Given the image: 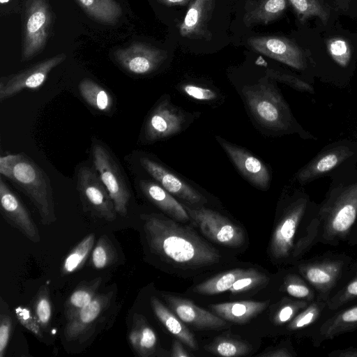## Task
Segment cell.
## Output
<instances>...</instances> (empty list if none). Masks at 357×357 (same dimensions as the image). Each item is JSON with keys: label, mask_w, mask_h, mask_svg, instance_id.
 Wrapping results in <instances>:
<instances>
[{"label": "cell", "mask_w": 357, "mask_h": 357, "mask_svg": "<svg viewBox=\"0 0 357 357\" xmlns=\"http://www.w3.org/2000/svg\"><path fill=\"white\" fill-rule=\"evenodd\" d=\"M150 251L161 261L183 271H196L218 264V250L188 226L161 214H142Z\"/></svg>", "instance_id": "obj_1"}, {"label": "cell", "mask_w": 357, "mask_h": 357, "mask_svg": "<svg viewBox=\"0 0 357 357\" xmlns=\"http://www.w3.org/2000/svg\"><path fill=\"white\" fill-rule=\"evenodd\" d=\"M319 225L318 206L305 194L293 197L275 219L270 257L277 263L295 264L319 243Z\"/></svg>", "instance_id": "obj_2"}, {"label": "cell", "mask_w": 357, "mask_h": 357, "mask_svg": "<svg viewBox=\"0 0 357 357\" xmlns=\"http://www.w3.org/2000/svg\"><path fill=\"white\" fill-rule=\"evenodd\" d=\"M0 174L29 198L43 225H50L56 220L50 180L31 158L24 153L1 156Z\"/></svg>", "instance_id": "obj_3"}, {"label": "cell", "mask_w": 357, "mask_h": 357, "mask_svg": "<svg viewBox=\"0 0 357 357\" xmlns=\"http://www.w3.org/2000/svg\"><path fill=\"white\" fill-rule=\"evenodd\" d=\"M319 243L337 246L347 242L357 221V180L331 188L318 205Z\"/></svg>", "instance_id": "obj_4"}, {"label": "cell", "mask_w": 357, "mask_h": 357, "mask_svg": "<svg viewBox=\"0 0 357 357\" xmlns=\"http://www.w3.org/2000/svg\"><path fill=\"white\" fill-rule=\"evenodd\" d=\"M354 259L345 253L327 252L301 259L294 269L314 289L317 297L326 301L342 284Z\"/></svg>", "instance_id": "obj_5"}, {"label": "cell", "mask_w": 357, "mask_h": 357, "mask_svg": "<svg viewBox=\"0 0 357 357\" xmlns=\"http://www.w3.org/2000/svg\"><path fill=\"white\" fill-rule=\"evenodd\" d=\"M243 94L250 112L261 125L275 131L289 128L291 122L289 109L273 84L261 80L244 87Z\"/></svg>", "instance_id": "obj_6"}, {"label": "cell", "mask_w": 357, "mask_h": 357, "mask_svg": "<svg viewBox=\"0 0 357 357\" xmlns=\"http://www.w3.org/2000/svg\"><path fill=\"white\" fill-rule=\"evenodd\" d=\"M22 17L21 61H26L45 48L54 16L47 0H26Z\"/></svg>", "instance_id": "obj_7"}, {"label": "cell", "mask_w": 357, "mask_h": 357, "mask_svg": "<svg viewBox=\"0 0 357 357\" xmlns=\"http://www.w3.org/2000/svg\"><path fill=\"white\" fill-rule=\"evenodd\" d=\"M183 206L192 222L209 240L232 248H239L244 243L243 229L225 216L203 206Z\"/></svg>", "instance_id": "obj_8"}, {"label": "cell", "mask_w": 357, "mask_h": 357, "mask_svg": "<svg viewBox=\"0 0 357 357\" xmlns=\"http://www.w3.org/2000/svg\"><path fill=\"white\" fill-rule=\"evenodd\" d=\"M114 296L113 291L97 294L74 317L67 321L63 331L66 341L84 342L90 338L109 317Z\"/></svg>", "instance_id": "obj_9"}, {"label": "cell", "mask_w": 357, "mask_h": 357, "mask_svg": "<svg viewBox=\"0 0 357 357\" xmlns=\"http://www.w3.org/2000/svg\"><path fill=\"white\" fill-rule=\"evenodd\" d=\"M94 167L114 204L116 213L125 217L130 192L116 161L102 144H96L92 149Z\"/></svg>", "instance_id": "obj_10"}, {"label": "cell", "mask_w": 357, "mask_h": 357, "mask_svg": "<svg viewBox=\"0 0 357 357\" xmlns=\"http://www.w3.org/2000/svg\"><path fill=\"white\" fill-rule=\"evenodd\" d=\"M77 183L83 204L95 215L109 222L116 219L114 204L97 172L87 167H81Z\"/></svg>", "instance_id": "obj_11"}, {"label": "cell", "mask_w": 357, "mask_h": 357, "mask_svg": "<svg viewBox=\"0 0 357 357\" xmlns=\"http://www.w3.org/2000/svg\"><path fill=\"white\" fill-rule=\"evenodd\" d=\"M66 59L64 53L58 54L37 62L0 81V101L12 98L24 89L40 88L45 82L49 73Z\"/></svg>", "instance_id": "obj_12"}, {"label": "cell", "mask_w": 357, "mask_h": 357, "mask_svg": "<svg viewBox=\"0 0 357 357\" xmlns=\"http://www.w3.org/2000/svg\"><path fill=\"white\" fill-rule=\"evenodd\" d=\"M114 56L118 64L134 75H146L156 70L167 59V52L141 42L117 49Z\"/></svg>", "instance_id": "obj_13"}, {"label": "cell", "mask_w": 357, "mask_h": 357, "mask_svg": "<svg viewBox=\"0 0 357 357\" xmlns=\"http://www.w3.org/2000/svg\"><path fill=\"white\" fill-rule=\"evenodd\" d=\"M253 50L297 70L307 66L303 50L291 40L275 36H253L248 39Z\"/></svg>", "instance_id": "obj_14"}, {"label": "cell", "mask_w": 357, "mask_h": 357, "mask_svg": "<svg viewBox=\"0 0 357 357\" xmlns=\"http://www.w3.org/2000/svg\"><path fill=\"white\" fill-rule=\"evenodd\" d=\"M0 205L1 215L10 225L31 241H40L38 227L28 210L2 178H0Z\"/></svg>", "instance_id": "obj_15"}, {"label": "cell", "mask_w": 357, "mask_h": 357, "mask_svg": "<svg viewBox=\"0 0 357 357\" xmlns=\"http://www.w3.org/2000/svg\"><path fill=\"white\" fill-rule=\"evenodd\" d=\"M161 295L175 314L197 330H221L229 327L226 320L188 299L164 292Z\"/></svg>", "instance_id": "obj_16"}, {"label": "cell", "mask_w": 357, "mask_h": 357, "mask_svg": "<svg viewBox=\"0 0 357 357\" xmlns=\"http://www.w3.org/2000/svg\"><path fill=\"white\" fill-rule=\"evenodd\" d=\"M185 119L168 100H162L149 115L144 128L146 140L154 142L178 133Z\"/></svg>", "instance_id": "obj_17"}, {"label": "cell", "mask_w": 357, "mask_h": 357, "mask_svg": "<svg viewBox=\"0 0 357 357\" xmlns=\"http://www.w3.org/2000/svg\"><path fill=\"white\" fill-rule=\"evenodd\" d=\"M142 167L167 191L181 199L188 205L202 206L206 199L195 189L187 184L160 164L148 158L139 160Z\"/></svg>", "instance_id": "obj_18"}, {"label": "cell", "mask_w": 357, "mask_h": 357, "mask_svg": "<svg viewBox=\"0 0 357 357\" xmlns=\"http://www.w3.org/2000/svg\"><path fill=\"white\" fill-rule=\"evenodd\" d=\"M218 141L241 173L257 188L267 190L271 174L264 163L247 150L220 137Z\"/></svg>", "instance_id": "obj_19"}, {"label": "cell", "mask_w": 357, "mask_h": 357, "mask_svg": "<svg viewBox=\"0 0 357 357\" xmlns=\"http://www.w3.org/2000/svg\"><path fill=\"white\" fill-rule=\"evenodd\" d=\"M354 153L351 147L346 144L327 148L298 172L297 180L301 184L310 182L344 163Z\"/></svg>", "instance_id": "obj_20"}, {"label": "cell", "mask_w": 357, "mask_h": 357, "mask_svg": "<svg viewBox=\"0 0 357 357\" xmlns=\"http://www.w3.org/2000/svg\"><path fill=\"white\" fill-rule=\"evenodd\" d=\"M334 312L323 319L310 333L314 347H319L326 340L357 330V303Z\"/></svg>", "instance_id": "obj_21"}, {"label": "cell", "mask_w": 357, "mask_h": 357, "mask_svg": "<svg viewBox=\"0 0 357 357\" xmlns=\"http://www.w3.org/2000/svg\"><path fill=\"white\" fill-rule=\"evenodd\" d=\"M215 6V0H190L183 20L179 25L183 37L210 40L212 33L209 22Z\"/></svg>", "instance_id": "obj_22"}, {"label": "cell", "mask_w": 357, "mask_h": 357, "mask_svg": "<svg viewBox=\"0 0 357 357\" xmlns=\"http://www.w3.org/2000/svg\"><path fill=\"white\" fill-rule=\"evenodd\" d=\"M128 340L137 356L150 357L158 355L159 346L157 335L146 317L141 314H133Z\"/></svg>", "instance_id": "obj_23"}, {"label": "cell", "mask_w": 357, "mask_h": 357, "mask_svg": "<svg viewBox=\"0 0 357 357\" xmlns=\"http://www.w3.org/2000/svg\"><path fill=\"white\" fill-rule=\"evenodd\" d=\"M140 188L150 202L173 220L182 222L190 220V218L183 204L158 183L142 180Z\"/></svg>", "instance_id": "obj_24"}, {"label": "cell", "mask_w": 357, "mask_h": 357, "mask_svg": "<svg viewBox=\"0 0 357 357\" xmlns=\"http://www.w3.org/2000/svg\"><path fill=\"white\" fill-rule=\"evenodd\" d=\"M269 301H239L210 305L215 314L223 319L237 324H244L262 312Z\"/></svg>", "instance_id": "obj_25"}, {"label": "cell", "mask_w": 357, "mask_h": 357, "mask_svg": "<svg viewBox=\"0 0 357 357\" xmlns=\"http://www.w3.org/2000/svg\"><path fill=\"white\" fill-rule=\"evenodd\" d=\"M288 0H248L243 22L245 26L268 24L278 19L286 10Z\"/></svg>", "instance_id": "obj_26"}, {"label": "cell", "mask_w": 357, "mask_h": 357, "mask_svg": "<svg viewBox=\"0 0 357 357\" xmlns=\"http://www.w3.org/2000/svg\"><path fill=\"white\" fill-rule=\"evenodd\" d=\"M151 305L158 319L170 333L191 349L195 351L198 349L197 342L193 333L176 314L166 307L155 296L151 298Z\"/></svg>", "instance_id": "obj_27"}, {"label": "cell", "mask_w": 357, "mask_h": 357, "mask_svg": "<svg viewBox=\"0 0 357 357\" xmlns=\"http://www.w3.org/2000/svg\"><path fill=\"white\" fill-rule=\"evenodd\" d=\"M327 301L317 298L301 310L294 318L284 327L287 333H296L315 327L321 322L326 310Z\"/></svg>", "instance_id": "obj_28"}, {"label": "cell", "mask_w": 357, "mask_h": 357, "mask_svg": "<svg viewBox=\"0 0 357 357\" xmlns=\"http://www.w3.org/2000/svg\"><path fill=\"white\" fill-rule=\"evenodd\" d=\"M86 15L106 25H114L122 15V8L115 0H75Z\"/></svg>", "instance_id": "obj_29"}, {"label": "cell", "mask_w": 357, "mask_h": 357, "mask_svg": "<svg viewBox=\"0 0 357 357\" xmlns=\"http://www.w3.org/2000/svg\"><path fill=\"white\" fill-rule=\"evenodd\" d=\"M101 282L102 278L98 277L90 281H82L79 284L64 305V316L67 321L74 317L96 296Z\"/></svg>", "instance_id": "obj_30"}, {"label": "cell", "mask_w": 357, "mask_h": 357, "mask_svg": "<svg viewBox=\"0 0 357 357\" xmlns=\"http://www.w3.org/2000/svg\"><path fill=\"white\" fill-rule=\"evenodd\" d=\"M78 86L80 95L91 107L105 113L112 110L114 99L105 88L89 78L82 79Z\"/></svg>", "instance_id": "obj_31"}, {"label": "cell", "mask_w": 357, "mask_h": 357, "mask_svg": "<svg viewBox=\"0 0 357 357\" xmlns=\"http://www.w3.org/2000/svg\"><path fill=\"white\" fill-rule=\"evenodd\" d=\"M251 268H234L217 275L196 285L192 291L204 295L218 294L229 291L234 283Z\"/></svg>", "instance_id": "obj_32"}, {"label": "cell", "mask_w": 357, "mask_h": 357, "mask_svg": "<svg viewBox=\"0 0 357 357\" xmlns=\"http://www.w3.org/2000/svg\"><path fill=\"white\" fill-rule=\"evenodd\" d=\"M357 298V261H354L342 284L329 298L327 308L334 312Z\"/></svg>", "instance_id": "obj_33"}, {"label": "cell", "mask_w": 357, "mask_h": 357, "mask_svg": "<svg viewBox=\"0 0 357 357\" xmlns=\"http://www.w3.org/2000/svg\"><path fill=\"white\" fill-rule=\"evenodd\" d=\"M280 290L289 297L308 302L317 296L314 289L295 269L284 275Z\"/></svg>", "instance_id": "obj_34"}, {"label": "cell", "mask_w": 357, "mask_h": 357, "mask_svg": "<svg viewBox=\"0 0 357 357\" xmlns=\"http://www.w3.org/2000/svg\"><path fill=\"white\" fill-rule=\"evenodd\" d=\"M204 349L216 356L225 357H239L248 355L252 347L249 344L228 337H218Z\"/></svg>", "instance_id": "obj_35"}, {"label": "cell", "mask_w": 357, "mask_h": 357, "mask_svg": "<svg viewBox=\"0 0 357 357\" xmlns=\"http://www.w3.org/2000/svg\"><path fill=\"white\" fill-rule=\"evenodd\" d=\"M95 242V236H85L66 256L61 266V275H69L79 269L88 258Z\"/></svg>", "instance_id": "obj_36"}, {"label": "cell", "mask_w": 357, "mask_h": 357, "mask_svg": "<svg viewBox=\"0 0 357 357\" xmlns=\"http://www.w3.org/2000/svg\"><path fill=\"white\" fill-rule=\"evenodd\" d=\"M310 302L289 296L283 297L276 305L271 315L272 323L285 327Z\"/></svg>", "instance_id": "obj_37"}, {"label": "cell", "mask_w": 357, "mask_h": 357, "mask_svg": "<svg viewBox=\"0 0 357 357\" xmlns=\"http://www.w3.org/2000/svg\"><path fill=\"white\" fill-rule=\"evenodd\" d=\"M301 22L317 17L327 22L330 12L324 0H288Z\"/></svg>", "instance_id": "obj_38"}, {"label": "cell", "mask_w": 357, "mask_h": 357, "mask_svg": "<svg viewBox=\"0 0 357 357\" xmlns=\"http://www.w3.org/2000/svg\"><path fill=\"white\" fill-rule=\"evenodd\" d=\"M116 250L107 236H101L91 255V264L96 269H103L116 260Z\"/></svg>", "instance_id": "obj_39"}, {"label": "cell", "mask_w": 357, "mask_h": 357, "mask_svg": "<svg viewBox=\"0 0 357 357\" xmlns=\"http://www.w3.org/2000/svg\"><path fill=\"white\" fill-rule=\"evenodd\" d=\"M33 314L43 330H46L52 319V303L50 288L47 284L42 285L34 298Z\"/></svg>", "instance_id": "obj_40"}, {"label": "cell", "mask_w": 357, "mask_h": 357, "mask_svg": "<svg viewBox=\"0 0 357 357\" xmlns=\"http://www.w3.org/2000/svg\"><path fill=\"white\" fill-rule=\"evenodd\" d=\"M269 278L264 273L251 268L245 275L238 278L231 287L229 291L232 294L244 293L259 286L267 284Z\"/></svg>", "instance_id": "obj_41"}, {"label": "cell", "mask_w": 357, "mask_h": 357, "mask_svg": "<svg viewBox=\"0 0 357 357\" xmlns=\"http://www.w3.org/2000/svg\"><path fill=\"white\" fill-rule=\"evenodd\" d=\"M327 49L333 59L340 66L346 67L351 58V50L348 42L340 37L328 40Z\"/></svg>", "instance_id": "obj_42"}, {"label": "cell", "mask_w": 357, "mask_h": 357, "mask_svg": "<svg viewBox=\"0 0 357 357\" xmlns=\"http://www.w3.org/2000/svg\"><path fill=\"white\" fill-rule=\"evenodd\" d=\"M15 314L20 324L33 333L38 340H43V328L35 314L29 308L23 305H19L15 308Z\"/></svg>", "instance_id": "obj_43"}, {"label": "cell", "mask_w": 357, "mask_h": 357, "mask_svg": "<svg viewBox=\"0 0 357 357\" xmlns=\"http://www.w3.org/2000/svg\"><path fill=\"white\" fill-rule=\"evenodd\" d=\"M266 75L273 79L287 84L296 90L311 93H314L313 87L310 84L291 75L273 69H268L266 70Z\"/></svg>", "instance_id": "obj_44"}, {"label": "cell", "mask_w": 357, "mask_h": 357, "mask_svg": "<svg viewBox=\"0 0 357 357\" xmlns=\"http://www.w3.org/2000/svg\"><path fill=\"white\" fill-rule=\"evenodd\" d=\"M1 307L0 314V357L6 354L7 347L11 337L13 322L8 312Z\"/></svg>", "instance_id": "obj_45"}, {"label": "cell", "mask_w": 357, "mask_h": 357, "mask_svg": "<svg viewBox=\"0 0 357 357\" xmlns=\"http://www.w3.org/2000/svg\"><path fill=\"white\" fill-rule=\"evenodd\" d=\"M181 89L188 96L200 101L213 100L217 96L214 91L195 84H184Z\"/></svg>", "instance_id": "obj_46"}, {"label": "cell", "mask_w": 357, "mask_h": 357, "mask_svg": "<svg viewBox=\"0 0 357 357\" xmlns=\"http://www.w3.org/2000/svg\"><path fill=\"white\" fill-rule=\"evenodd\" d=\"M259 356L262 357H294L296 356V353L291 345H290V343L288 342L287 344L273 348Z\"/></svg>", "instance_id": "obj_47"}, {"label": "cell", "mask_w": 357, "mask_h": 357, "mask_svg": "<svg viewBox=\"0 0 357 357\" xmlns=\"http://www.w3.org/2000/svg\"><path fill=\"white\" fill-rule=\"evenodd\" d=\"M330 357H357V347H349L345 349H335L328 354Z\"/></svg>", "instance_id": "obj_48"}, {"label": "cell", "mask_w": 357, "mask_h": 357, "mask_svg": "<svg viewBox=\"0 0 357 357\" xmlns=\"http://www.w3.org/2000/svg\"><path fill=\"white\" fill-rule=\"evenodd\" d=\"M171 356L190 357L192 356V354H190L188 351H186L181 344V342L179 340L176 339L174 340L172 344Z\"/></svg>", "instance_id": "obj_49"}, {"label": "cell", "mask_w": 357, "mask_h": 357, "mask_svg": "<svg viewBox=\"0 0 357 357\" xmlns=\"http://www.w3.org/2000/svg\"><path fill=\"white\" fill-rule=\"evenodd\" d=\"M337 8L344 14L351 12V0H334Z\"/></svg>", "instance_id": "obj_50"}, {"label": "cell", "mask_w": 357, "mask_h": 357, "mask_svg": "<svg viewBox=\"0 0 357 357\" xmlns=\"http://www.w3.org/2000/svg\"><path fill=\"white\" fill-rule=\"evenodd\" d=\"M162 4L167 6H185L188 3L190 0H156Z\"/></svg>", "instance_id": "obj_51"}, {"label": "cell", "mask_w": 357, "mask_h": 357, "mask_svg": "<svg viewBox=\"0 0 357 357\" xmlns=\"http://www.w3.org/2000/svg\"><path fill=\"white\" fill-rule=\"evenodd\" d=\"M347 243L349 245H357V221L349 234Z\"/></svg>", "instance_id": "obj_52"}, {"label": "cell", "mask_w": 357, "mask_h": 357, "mask_svg": "<svg viewBox=\"0 0 357 357\" xmlns=\"http://www.w3.org/2000/svg\"><path fill=\"white\" fill-rule=\"evenodd\" d=\"M9 1H10V0H0V2H1V3H2V4H3V3H5L8 2Z\"/></svg>", "instance_id": "obj_53"}]
</instances>
